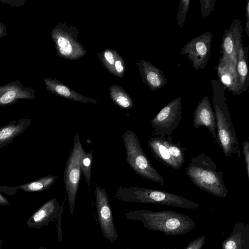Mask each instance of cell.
<instances>
[{"label":"cell","mask_w":249,"mask_h":249,"mask_svg":"<svg viewBox=\"0 0 249 249\" xmlns=\"http://www.w3.org/2000/svg\"><path fill=\"white\" fill-rule=\"evenodd\" d=\"M124 216L127 220H139L146 229L161 231L166 236L182 235L196 226L194 221L188 216L171 210H136L125 213Z\"/></svg>","instance_id":"obj_1"},{"label":"cell","mask_w":249,"mask_h":249,"mask_svg":"<svg viewBox=\"0 0 249 249\" xmlns=\"http://www.w3.org/2000/svg\"><path fill=\"white\" fill-rule=\"evenodd\" d=\"M211 83L216 124L217 144L225 156L235 155L237 158H240L239 142L226 102L225 89L218 79H212Z\"/></svg>","instance_id":"obj_2"},{"label":"cell","mask_w":249,"mask_h":249,"mask_svg":"<svg viewBox=\"0 0 249 249\" xmlns=\"http://www.w3.org/2000/svg\"><path fill=\"white\" fill-rule=\"evenodd\" d=\"M186 174L201 190L219 198L228 196L223 172L217 170V166L212 158L204 153L191 158Z\"/></svg>","instance_id":"obj_3"},{"label":"cell","mask_w":249,"mask_h":249,"mask_svg":"<svg viewBox=\"0 0 249 249\" xmlns=\"http://www.w3.org/2000/svg\"><path fill=\"white\" fill-rule=\"evenodd\" d=\"M115 196L125 202L156 204L187 209L200 206L196 202L168 192L132 186L118 187Z\"/></svg>","instance_id":"obj_4"},{"label":"cell","mask_w":249,"mask_h":249,"mask_svg":"<svg viewBox=\"0 0 249 249\" xmlns=\"http://www.w3.org/2000/svg\"><path fill=\"white\" fill-rule=\"evenodd\" d=\"M122 138L125 149L126 160L131 168L142 177L163 185V177L152 166L134 132L131 130L125 131Z\"/></svg>","instance_id":"obj_5"},{"label":"cell","mask_w":249,"mask_h":249,"mask_svg":"<svg viewBox=\"0 0 249 249\" xmlns=\"http://www.w3.org/2000/svg\"><path fill=\"white\" fill-rule=\"evenodd\" d=\"M79 30L74 26L59 23L51 32V38L55 44L58 55L69 60H76L85 55L87 51L78 42Z\"/></svg>","instance_id":"obj_6"},{"label":"cell","mask_w":249,"mask_h":249,"mask_svg":"<svg viewBox=\"0 0 249 249\" xmlns=\"http://www.w3.org/2000/svg\"><path fill=\"white\" fill-rule=\"evenodd\" d=\"M73 142V146L67 159L64 171V185L68 199L70 213L72 216L73 214L76 197L80 182L81 157L85 151L78 133L75 134Z\"/></svg>","instance_id":"obj_7"},{"label":"cell","mask_w":249,"mask_h":249,"mask_svg":"<svg viewBox=\"0 0 249 249\" xmlns=\"http://www.w3.org/2000/svg\"><path fill=\"white\" fill-rule=\"evenodd\" d=\"M181 98L178 97L166 105L151 120L152 136H171L181 117Z\"/></svg>","instance_id":"obj_8"},{"label":"cell","mask_w":249,"mask_h":249,"mask_svg":"<svg viewBox=\"0 0 249 249\" xmlns=\"http://www.w3.org/2000/svg\"><path fill=\"white\" fill-rule=\"evenodd\" d=\"M212 35L207 31L193 38L181 48L180 53L187 54L196 70H203L210 57Z\"/></svg>","instance_id":"obj_9"},{"label":"cell","mask_w":249,"mask_h":249,"mask_svg":"<svg viewBox=\"0 0 249 249\" xmlns=\"http://www.w3.org/2000/svg\"><path fill=\"white\" fill-rule=\"evenodd\" d=\"M95 197L97 218L102 234L109 241L115 242L119 236L114 223L108 196L104 188L96 185Z\"/></svg>","instance_id":"obj_10"},{"label":"cell","mask_w":249,"mask_h":249,"mask_svg":"<svg viewBox=\"0 0 249 249\" xmlns=\"http://www.w3.org/2000/svg\"><path fill=\"white\" fill-rule=\"evenodd\" d=\"M242 32L239 19H235L230 27L224 31L220 47L222 56L219 61L236 65L237 51L242 44Z\"/></svg>","instance_id":"obj_11"},{"label":"cell","mask_w":249,"mask_h":249,"mask_svg":"<svg viewBox=\"0 0 249 249\" xmlns=\"http://www.w3.org/2000/svg\"><path fill=\"white\" fill-rule=\"evenodd\" d=\"M193 122L196 128L206 127L212 135L213 143H217L215 114L208 96H204L196 107Z\"/></svg>","instance_id":"obj_12"},{"label":"cell","mask_w":249,"mask_h":249,"mask_svg":"<svg viewBox=\"0 0 249 249\" xmlns=\"http://www.w3.org/2000/svg\"><path fill=\"white\" fill-rule=\"evenodd\" d=\"M35 90L19 80L0 86V107L16 104L19 99H35Z\"/></svg>","instance_id":"obj_13"},{"label":"cell","mask_w":249,"mask_h":249,"mask_svg":"<svg viewBox=\"0 0 249 249\" xmlns=\"http://www.w3.org/2000/svg\"><path fill=\"white\" fill-rule=\"evenodd\" d=\"M60 206L56 198L46 202L29 218L27 226L39 230L56 219Z\"/></svg>","instance_id":"obj_14"},{"label":"cell","mask_w":249,"mask_h":249,"mask_svg":"<svg viewBox=\"0 0 249 249\" xmlns=\"http://www.w3.org/2000/svg\"><path fill=\"white\" fill-rule=\"evenodd\" d=\"M142 79V82L146 84L151 91L161 89L167 83L162 70L149 62L144 60L137 63Z\"/></svg>","instance_id":"obj_15"},{"label":"cell","mask_w":249,"mask_h":249,"mask_svg":"<svg viewBox=\"0 0 249 249\" xmlns=\"http://www.w3.org/2000/svg\"><path fill=\"white\" fill-rule=\"evenodd\" d=\"M221 247L222 249H249V225L236 222Z\"/></svg>","instance_id":"obj_16"},{"label":"cell","mask_w":249,"mask_h":249,"mask_svg":"<svg viewBox=\"0 0 249 249\" xmlns=\"http://www.w3.org/2000/svg\"><path fill=\"white\" fill-rule=\"evenodd\" d=\"M46 86V90L50 92L57 96L83 103L90 102L97 103V101L94 99L84 96L68 86L62 84L56 78H45L43 80Z\"/></svg>","instance_id":"obj_17"},{"label":"cell","mask_w":249,"mask_h":249,"mask_svg":"<svg viewBox=\"0 0 249 249\" xmlns=\"http://www.w3.org/2000/svg\"><path fill=\"white\" fill-rule=\"evenodd\" d=\"M217 71L218 80L225 89H227L236 95L241 93L235 64L219 61Z\"/></svg>","instance_id":"obj_18"},{"label":"cell","mask_w":249,"mask_h":249,"mask_svg":"<svg viewBox=\"0 0 249 249\" xmlns=\"http://www.w3.org/2000/svg\"><path fill=\"white\" fill-rule=\"evenodd\" d=\"M147 145L154 157L160 162L174 170L180 169L173 159L162 136L151 138L147 142Z\"/></svg>","instance_id":"obj_19"},{"label":"cell","mask_w":249,"mask_h":249,"mask_svg":"<svg viewBox=\"0 0 249 249\" xmlns=\"http://www.w3.org/2000/svg\"><path fill=\"white\" fill-rule=\"evenodd\" d=\"M31 119L24 118L13 121L0 128V148L11 143L31 124Z\"/></svg>","instance_id":"obj_20"},{"label":"cell","mask_w":249,"mask_h":249,"mask_svg":"<svg viewBox=\"0 0 249 249\" xmlns=\"http://www.w3.org/2000/svg\"><path fill=\"white\" fill-rule=\"evenodd\" d=\"M248 54V47H243L241 44L237 51L236 63V70L241 93L247 89L249 83Z\"/></svg>","instance_id":"obj_21"},{"label":"cell","mask_w":249,"mask_h":249,"mask_svg":"<svg viewBox=\"0 0 249 249\" xmlns=\"http://www.w3.org/2000/svg\"><path fill=\"white\" fill-rule=\"evenodd\" d=\"M57 176L48 175L37 180L15 187L26 193L44 191L49 188L56 180Z\"/></svg>","instance_id":"obj_22"},{"label":"cell","mask_w":249,"mask_h":249,"mask_svg":"<svg viewBox=\"0 0 249 249\" xmlns=\"http://www.w3.org/2000/svg\"><path fill=\"white\" fill-rule=\"evenodd\" d=\"M109 95L112 101L123 109H130L134 107L131 97L120 86L113 85L109 88Z\"/></svg>","instance_id":"obj_23"},{"label":"cell","mask_w":249,"mask_h":249,"mask_svg":"<svg viewBox=\"0 0 249 249\" xmlns=\"http://www.w3.org/2000/svg\"><path fill=\"white\" fill-rule=\"evenodd\" d=\"M161 136L173 159L181 168L185 161L184 152L186 148L181 147L179 142H174L171 136Z\"/></svg>","instance_id":"obj_24"},{"label":"cell","mask_w":249,"mask_h":249,"mask_svg":"<svg viewBox=\"0 0 249 249\" xmlns=\"http://www.w3.org/2000/svg\"><path fill=\"white\" fill-rule=\"evenodd\" d=\"M93 158L92 149L88 153H83L80 160V167L84 174L86 183L90 190L91 165Z\"/></svg>","instance_id":"obj_25"},{"label":"cell","mask_w":249,"mask_h":249,"mask_svg":"<svg viewBox=\"0 0 249 249\" xmlns=\"http://www.w3.org/2000/svg\"><path fill=\"white\" fill-rule=\"evenodd\" d=\"M118 54L115 50L106 49L102 52L99 56L106 68L115 75L114 63Z\"/></svg>","instance_id":"obj_26"},{"label":"cell","mask_w":249,"mask_h":249,"mask_svg":"<svg viewBox=\"0 0 249 249\" xmlns=\"http://www.w3.org/2000/svg\"><path fill=\"white\" fill-rule=\"evenodd\" d=\"M190 0H180L178 11L177 15V20L178 26L183 29L184 22L186 20L187 14L190 5Z\"/></svg>","instance_id":"obj_27"},{"label":"cell","mask_w":249,"mask_h":249,"mask_svg":"<svg viewBox=\"0 0 249 249\" xmlns=\"http://www.w3.org/2000/svg\"><path fill=\"white\" fill-rule=\"evenodd\" d=\"M215 0H201L200 1L201 6V13L202 17L206 18L213 10Z\"/></svg>","instance_id":"obj_28"},{"label":"cell","mask_w":249,"mask_h":249,"mask_svg":"<svg viewBox=\"0 0 249 249\" xmlns=\"http://www.w3.org/2000/svg\"><path fill=\"white\" fill-rule=\"evenodd\" d=\"M114 70L115 75L122 77L124 73L125 70V64L123 58L118 54L115 63Z\"/></svg>","instance_id":"obj_29"},{"label":"cell","mask_w":249,"mask_h":249,"mask_svg":"<svg viewBox=\"0 0 249 249\" xmlns=\"http://www.w3.org/2000/svg\"><path fill=\"white\" fill-rule=\"evenodd\" d=\"M205 236L201 235L192 240L184 249H202L205 242Z\"/></svg>","instance_id":"obj_30"},{"label":"cell","mask_w":249,"mask_h":249,"mask_svg":"<svg viewBox=\"0 0 249 249\" xmlns=\"http://www.w3.org/2000/svg\"><path fill=\"white\" fill-rule=\"evenodd\" d=\"M66 196H65L62 205L60 206V209L57 216V223H56V228H57V237L59 241L62 242V228H61V216L63 212V208L65 204V201L66 200Z\"/></svg>","instance_id":"obj_31"},{"label":"cell","mask_w":249,"mask_h":249,"mask_svg":"<svg viewBox=\"0 0 249 249\" xmlns=\"http://www.w3.org/2000/svg\"><path fill=\"white\" fill-rule=\"evenodd\" d=\"M243 152L245 156V168L248 178L249 177V142L246 141L242 143Z\"/></svg>","instance_id":"obj_32"},{"label":"cell","mask_w":249,"mask_h":249,"mask_svg":"<svg viewBox=\"0 0 249 249\" xmlns=\"http://www.w3.org/2000/svg\"><path fill=\"white\" fill-rule=\"evenodd\" d=\"M245 33L249 36V0L247 1L246 5Z\"/></svg>","instance_id":"obj_33"},{"label":"cell","mask_w":249,"mask_h":249,"mask_svg":"<svg viewBox=\"0 0 249 249\" xmlns=\"http://www.w3.org/2000/svg\"><path fill=\"white\" fill-rule=\"evenodd\" d=\"M2 2L6 3V4L10 5L13 7H20L22 5L24 4L25 0H0Z\"/></svg>","instance_id":"obj_34"},{"label":"cell","mask_w":249,"mask_h":249,"mask_svg":"<svg viewBox=\"0 0 249 249\" xmlns=\"http://www.w3.org/2000/svg\"><path fill=\"white\" fill-rule=\"evenodd\" d=\"M8 34L5 25L0 21V39L1 37L6 36Z\"/></svg>","instance_id":"obj_35"},{"label":"cell","mask_w":249,"mask_h":249,"mask_svg":"<svg viewBox=\"0 0 249 249\" xmlns=\"http://www.w3.org/2000/svg\"><path fill=\"white\" fill-rule=\"evenodd\" d=\"M10 204L8 200L0 193V205L8 206Z\"/></svg>","instance_id":"obj_36"},{"label":"cell","mask_w":249,"mask_h":249,"mask_svg":"<svg viewBox=\"0 0 249 249\" xmlns=\"http://www.w3.org/2000/svg\"><path fill=\"white\" fill-rule=\"evenodd\" d=\"M3 243V240L0 238V249H1L2 244Z\"/></svg>","instance_id":"obj_37"},{"label":"cell","mask_w":249,"mask_h":249,"mask_svg":"<svg viewBox=\"0 0 249 249\" xmlns=\"http://www.w3.org/2000/svg\"><path fill=\"white\" fill-rule=\"evenodd\" d=\"M39 249H48L42 247H40L39 248Z\"/></svg>","instance_id":"obj_38"},{"label":"cell","mask_w":249,"mask_h":249,"mask_svg":"<svg viewBox=\"0 0 249 249\" xmlns=\"http://www.w3.org/2000/svg\"><path fill=\"white\" fill-rule=\"evenodd\" d=\"M176 249L175 248H173V249Z\"/></svg>","instance_id":"obj_39"},{"label":"cell","mask_w":249,"mask_h":249,"mask_svg":"<svg viewBox=\"0 0 249 249\" xmlns=\"http://www.w3.org/2000/svg\"><path fill=\"white\" fill-rule=\"evenodd\" d=\"M129 249V248H126V249Z\"/></svg>","instance_id":"obj_40"}]
</instances>
